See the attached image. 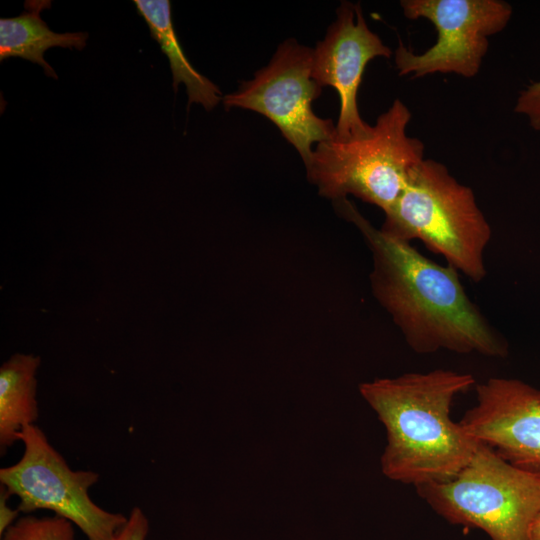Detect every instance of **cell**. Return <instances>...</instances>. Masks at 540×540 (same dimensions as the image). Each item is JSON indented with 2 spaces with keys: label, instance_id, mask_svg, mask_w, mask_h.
<instances>
[{
  "label": "cell",
  "instance_id": "cell-1",
  "mask_svg": "<svg viewBox=\"0 0 540 540\" xmlns=\"http://www.w3.org/2000/svg\"><path fill=\"white\" fill-rule=\"evenodd\" d=\"M334 203L366 240L373 258V295L414 352L508 354L507 342L469 298L455 268L375 228L347 198Z\"/></svg>",
  "mask_w": 540,
  "mask_h": 540
},
{
  "label": "cell",
  "instance_id": "cell-2",
  "mask_svg": "<svg viewBox=\"0 0 540 540\" xmlns=\"http://www.w3.org/2000/svg\"><path fill=\"white\" fill-rule=\"evenodd\" d=\"M475 385L468 373L447 369L405 373L359 385L385 427L382 473L415 487L453 479L472 459L479 442L450 417L454 398Z\"/></svg>",
  "mask_w": 540,
  "mask_h": 540
},
{
  "label": "cell",
  "instance_id": "cell-3",
  "mask_svg": "<svg viewBox=\"0 0 540 540\" xmlns=\"http://www.w3.org/2000/svg\"><path fill=\"white\" fill-rule=\"evenodd\" d=\"M381 230L406 242L420 240L476 283L487 274L484 252L491 226L473 190L441 162L423 159L411 171L404 190L385 212Z\"/></svg>",
  "mask_w": 540,
  "mask_h": 540
},
{
  "label": "cell",
  "instance_id": "cell-4",
  "mask_svg": "<svg viewBox=\"0 0 540 540\" xmlns=\"http://www.w3.org/2000/svg\"><path fill=\"white\" fill-rule=\"evenodd\" d=\"M410 120L409 108L396 99L366 135L318 143L306 166L308 180L326 198L353 195L385 213L425 159L423 142L407 135Z\"/></svg>",
  "mask_w": 540,
  "mask_h": 540
},
{
  "label": "cell",
  "instance_id": "cell-5",
  "mask_svg": "<svg viewBox=\"0 0 540 540\" xmlns=\"http://www.w3.org/2000/svg\"><path fill=\"white\" fill-rule=\"evenodd\" d=\"M416 490L452 524L481 529L491 540H532L540 513V474L512 466L481 443L453 479Z\"/></svg>",
  "mask_w": 540,
  "mask_h": 540
},
{
  "label": "cell",
  "instance_id": "cell-6",
  "mask_svg": "<svg viewBox=\"0 0 540 540\" xmlns=\"http://www.w3.org/2000/svg\"><path fill=\"white\" fill-rule=\"evenodd\" d=\"M24 444L21 459L0 469V482L19 498L17 509L31 513L45 509L70 520L88 540H110L126 523V516L96 505L88 490L99 480L91 470H72L36 425L18 435Z\"/></svg>",
  "mask_w": 540,
  "mask_h": 540
},
{
  "label": "cell",
  "instance_id": "cell-7",
  "mask_svg": "<svg viewBox=\"0 0 540 540\" xmlns=\"http://www.w3.org/2000/svg\"><path fill=\"white\" fill-rule=\"evenodd\" d=\"M312 56V48L288 39L253 79L222 99L226 109L252 110L272 121L298 151L305 167L312 158V145L336 132L331 119L320 118L312 110V102L322 92L311 75Z\"/></svg>",
  "mask_w": 540,
  "mask_h": 540
},
{
  "label": "cell",
  "instance_id": "cell-8",
  "mask_svg": "<svg viewBox=\"0 0 540 540\" xmlns=\"http://www.w3.org/2000/svg\"><path fill=\"white\" fill-rule=\"evenodd\" d=\"M403 14L410 20L431 22L436 42L417 54L401 42L395 50L400 76L414 78L435 73L475 77L489 48V38L505 29L512 6L502 0H401Z\"/></svg>",
  "mask_w": 540,
  "mask_h": 540
},
{
  "label": "cell",
  "instance_id": "cell-9",
  "mask_svg": "<svg viewBox=\"0 0 540 540\" xmlns=\"http://www.w3.org/2000/svg\"><path fill=\"white\" fill-rule=\"evenodd\" d=\"M476 404L459 421L512 466L540 474V389L517 379L477 384Z\"/></svg>",
  "mask_w": 540,
  "mask_h": 540
},
{
  "label": "cell",
  "instance_id": "cell-10",
  "mask_svg": "<svg viewBox=\"0 0 540 540\" xmlns=\"http://www.w3.org/2000/svg\"><path fill=\"white\" fill-rule=\"evenodd\" d=\"M392 52L368 27L360 4L343 1L325 38L313 49L312 78L323 88L333 87L340 98L334 137L340 140L366 135L371 125L360 116L357 94L367 64Z\"/></svg>",
  "mask_w": 540,
  "mask_h": 540
},
{
  "label": "cell",
  "instance_id": "cell-11",
  "mask_svg": "<svg viewBox=\"0 0 540 540\" xmlns=\"http://www.w3.org/2000/svg\"><path fill=\"white\" fill-rule=\"evenodd\" d=\"M50 6L51 1L48 0H29L19 16L0 19L1 61L20 57L39 64L46 76L57 79L54 69L44 59V52L51 47L82 50L88 34L52 31L40 17V12Z\"/></svg>",
  "mask_w": 540,
  "mask_h": 540
},
{
  "label": "cell",
  "instance_id": "cell-12",
  "mask_svg": "<svg viewBox=\"0 0 540 540\" xmlns=\"http://www.w3.org/2000/svg\"><path fill=\"white\" fill-rule=\"evenodd\" d=\"M139 15L146 21L151 37L158 42L168 57L173 77V87L182 83L188 95V107L201 104L212 110L222 99L220 89L207 77L200 74L189 62L179 43L171 18L168 0H134Z\"/></svg>",
  "mask_w": 540,
  "mask_h": 540
},
{
  "label": "cell",
  "instance_id": "cell-13",
  "mask_svg": "<svg viewBox=\"0 0 540 540\" xmlns=\"http://www.w3.org/2000/svg\"><path fill=\"white\" fill-rule=\"evenodd\" d=\"M40 357L15 354L0 368V449L13 446L19 433L38 419L36 372Z\"/></svg>",
  "mask_w": 540,
  "mask_h": 540
},
{
  "label": "cell",
  "instance_id": "cell-14",
  "mask_svg": "<svg viewBox=\"0 0 540 540\" xmlns=\"http://www.w3.org/2000/svg\"><path fill=\"white\" fill-rule=\"evenodd\" d=\"M73 525L58 515H27L16 520L2 534V540H74Z\"/></svg>",
  "mask_w": 540,
  "mask_h": 540
},
{
  "label": "cell",
  "instance_id": "cell-15",
  "mask_svg": "<svg viewBox=\"0 0 540 540\" xmlns=\"http://www.w3.org/2000/svg\"><path fill=\"white\" fill-rule=\"evenodd\" d=\"M514 111L524 116L529 125L540 132V81L527 85L519 92Z\"/></svg>",
  "mask_w": 540,
  "mask_h": 540
},
{
  "label": "cell",
  "instance_id": "cell-16",
  "mask_svg": "<svg viewBox=\"0 0 540 540\" xmlns=\"http://www.w3.org/2000/svg\"><path fill=\"white\" fill-rule=\"evenodd\" d=\"M149 532V521L140 507H134L126 523L110 540H145Z\"/></svg>",
  "mask_w": 540,
  "mask_h": 540
},
{
  "label": "cell",
  "instance_id": "cell-17",
  "mask_svg": "<svg viewBox=\"0 0 540 540\" xmlns=\"http://www.w3.org/2000/svg\"><path fill=\"white\" fill-rule=\"evenodd\" d=\"M0 490V533L2 535L15 522L20 511L12 510L8 506L7 500L11 495L3 486Z\"/></svg>",
  "mask_w": 540,
  "mask_h": 540
},
{
  "label": "cell",
  "instance_id": "cell-18",
  "mask_svg": "<svg viewBox=\"0 0 540 540\" xmlns=\"http://www.w3.org/2000/svg\"><path fill=\"white\" fill-rule=\"evenodd\" d=\"M532 540H540V513L535 519L532 527Z\"/></svg>",
  "mask_w": 540,
  "mask_h": 540
}]
</instances>
